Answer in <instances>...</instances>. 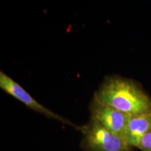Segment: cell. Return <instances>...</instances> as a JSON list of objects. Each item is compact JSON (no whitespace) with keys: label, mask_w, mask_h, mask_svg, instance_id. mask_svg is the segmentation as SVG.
<instances>
[{"label":"cell","mask_w":151,"mask_h":151,"mask_svg":"<svg viewBox=\"0 0 151 151\" xmlns=\"http://www.w3.org/2000/svg\"><path fill=\"white\" fill-rule=\"evenodd\" d=\"M98 102L136 116L151 111V98L135 81L118 76H106L94 92Z\"/></svg>","instance_id":"6da1fadb"},{"label":"cell","mask_w":151,"mask_h":151,"mask_svg":"<svg viewBox=\"0 0 151 151\" xmlns=\"http://www.w3.org/2000/svg\"><path fill=\"white\" fill-rule=\"evenodd\" d=\"M78 130L83 136L81 146L84 151H129L132 148L122 138L109 131L91 116Z\"/></svg>","instance_id":"7a4b0ae2"},{"label":"cell","mask_w":151,"mask_h":151,"mask_svg":"<svg viewBox=\"0 0 151 151\" xmlns=\"http://www.w3.org/2000/svg\"><path fill=\"white\" fill-rule=\"evenodd\" d=\"M0 88L7 94L14 97L15 99L21 101L32 110L41 113L47 118L54 119L62 123L69 124L76 127L77 129H79V127L75 126L69 120L52 112L50 109L38 102L20 85H19L16 81H15L3 71H0Z\"/></svg>","instance_id":"3957f363"},{"label":"cell","mask_w":151,"mask_h":151,"mask_svg":"<svg viewBox=\"0 0 151 151\" xmlns=\"http://www.w3.org/2000/svg\"><path fill=\"white\" fill-rule=\"evenodd\" d=\"M89 109L91 117L124 140V132L131 116L98 102L94 98L90 102Z\"/></svg>","instance_id":"277c9868"},{"label":"cell","mask_w":151,"mask_h":151,"mask_svg":"<svg viewBox=\"0 0 151 151\" xmlns=\"http://www.w3.org/2000/svg\"><path fill=\"white\" fill-rule=\"evenodd\" d=\"M151 129V111L130 117L124 139L129 147H137L142 137Z\"/></svg>","instance_id":"5b68a950"},{"label":"cell","mask_w":151,"mask_h":151,"mask_svg":"<svg viewBox=\"0 0 151 151\" xmlns=\"http://www.w3.org/2000/svg\"><path fill=\"white\" fill-rule=\"evenodd\" d=\"M137 148L142 151H151V129L142 137Z\"/></svg>","instance_id":"8992f818"}]
</instances>
